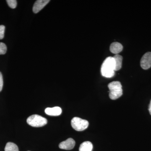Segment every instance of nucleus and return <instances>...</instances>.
Wrapping results in <instances>:
<instances>
[{
	"mask_svg": "<svg viewBox=\"0 0 151 151\" xmlns=\"http://www.w3.org/2000/svg\"><path fill=\"white\" fill-rule=\"evenodd\" d=\"M115 71L114 58L112 57H108L104 60L101 66V74L106 78H111L115 75Z\"/></svg>",
	"mask_w": 151,
	"mask_h": 151,
	"instance_id": "obj_1",
	"label": "nucleus"
},
{
	"mask_svg": "<svg viewBox=\"0 0 151 151\" xmlns=\"http://www.w3.org/2000/svg\"><path fill=\"white\" fill-rule=\"evenodd\" d=\"M109 90V97L111 100H116L123 94V89L121 82L118 81H113L108 85Z\"/></svg>",
	"mask_w": 151,
	"mask_h": 151,
	"instance_id": "obj_2",
	"label": "nucleus"
},
{
	"mask_svg": "<svg viewBox=\"0 0 151 151\" xmlns=\"http://www.w3.org/2000/svg\"><path fill=\"white\" fill-rule=\"evenodd\" d=\"M27 124L34 127H40L45 126L47 124V120L42 116L38 115L30 116L27 120Z\"/></svg>",
	"mask_w": 151,
	"mask_h": 151,
	"instance_id": "obj_3",
	"label": "nucleus"
},
{
	"mask_svg": "<svg viewBox=\"0 0 151 151\" xmlns=\"http://www.w3.org/2000/svg\"><path fill=\"white\" fill-rule=\"evenodd\" d=\"M71 125L72 128L76 131H83L88 128L89 122L84 119L78 117H74L71 120Z\"/></svg>",
	"mask_w": 151,
	"mask_h": 151,
	"instance_id": "obj_4",
	"label": "nucleus"
},
{
	"mask_svg": "<svg viewBox=\"0 0 151 151\" xmlns=\"http://www.w3.org/2000/svg\"><path fill=\"white\" fill-rule=\"evenodd\" d=\"M141 67L145 70L148 69L151 67V52H148L142 58L140 61Z\"/></svg>",
	"mask_w": 151,
	"mask_h": 151,
	"instance_id": "obj_5",
	"label": "nucleus"
},
{
	"mask_svg": "<svg viewBox=\"0 0 151 151\" xmlns=\"http://www.w3.org/2000/svg\"><path fill=\"white\" fill-rule=\"evenodd\" d=\"M75 142L72 138H69L65 141L60 143V148L65 150H71L74 148Z\"/></svg>",
	"mask_w": 151,
	"mask_h": 151,
	"instance_id": "obj_6",
	"label": "nucleus"
},
{
	"mask_svg": "<svg viewBox=\"0 0 151 151\" xmlns=\"http://www.w3.org/2000/svg\"><path fill=\"white\" fill-rule=\"evenodd\" d=\"M50 1L49 0H38L35 3L33 7V12L37 14L47 5Z\"/></svg>",
	"mask_w": 151,
	"mask_h": 151,
	"instance_id": "obj_7",
	"label": "nucleus"
},
{
	"mask_svg": "<svg viewBox=\"0 0 151 151\" xmlns=\"http://www.w3.org/2000/svg\"><path fill=\"white\" fill-rule=\"evenodd\" d=\"M45 111L47 115L50 116H60L62 113L61 108L59 107L47 108L45 109Z\"/></svg>",
	"mask_w": 151,
	"mask_h": 151,
	"instance_id": "obj_8",
	"label": "nucleus"
},
{
	"mask_svg": "<svg viewBox=\"0 0 151 151\" xmlns=\"http://www.w3.org/2000/svg\"><path fill=\"white\" fill-rule=\"evenodd\" d=\"M123 49V45L118 42H113L110 46V51L114 54H117L122 51Z\"/></svg>",
	"mask_w": 151,
	"mask_h": 151,
	"instance_id": "obj_9",
	"label": "nucleus"
},
{
	"mask_svg": "<svg viewBox=\"0 0 151 151\" xmlns=\"http://www.w3.org/2000/svg\"><path fill=\"white\" fill-rule=\"evenodd\" d=\"M113 58L115 62V70H119L122 68L123 57L119 55L116 54Z\"/></svg>",
	"mask_w": 151,
	"mask_h": 151,
	"instance_id": "obj_10",
	"label": "nucleus"
},
{
	"mask_svg": "<svg viewBox=\"0 0 151 151\" xmlns=\"http://www.w3.org/2000/svg\"><path fill=\"white\" fill-rule=\"evenodd\" d=\"M93 145L91 142L86 141L80 145L79 151H92Z\"/></svg>",
	"mask_w": 151,
	"mask_h": 151,
	"instance_id": "obj_11",
	"label": "nucleus"
},
{
	"mask_svg": "<svg viewBox=\"0 0 151 151\" xmlns=\"http://www.w3.org/2000/svg\"><path fill=\"white\" fill-rule=\"evenodd\" d=\"M5 151H19L18 147L14 143L8 142L5 148Z\"/></svg>",
	"mask_w": 151,
	"mask_h": 151,
	"instance_id": "obj_12",
	"label": "nucleus"
},
{
	"mask_svg": "<svg viewBox=\"0 0 151 151\" xmlns=\"http://www.w3.org/2000/svg\"><path fill=\"white\" fill-rule=\"evenodd\" d=\"M7 3L10 7L12 9H15L17 6V1L16 0H7Z\"/></svg>",
	"mask_w": 151,
	"mask_h": 151,
	"instance_id": "obj_13",
	"label": "nucleus"
},
{
	"mask_svg": "<svg viewBox=\"0 0 151 151\" xmlns=\"http://www.w3.org/2000/svg\"><path fill=\"white\" fill-rule=\"evenodd\" d=\"M7 51V47L4 43L0 42V55L5 54Z\"/></svg>",
	"mask_w": 151,
	"mask_h": 151,
	"instance_id": "obj_14",
	"label": "nucleus"
},
{
	"mask_svg": "<svg viewBox=\"0 0 151 151\" xmlns=\"http://www.w3.org/2000/svg\"><path fill=\"white\" fill-rule=\"evenodd\" d=\"M5 27L3 25H0V40L3 39L4 37Z\"/></svg>",
	"mask_w": 151,
	"mask_h": 151,
	"instance_id": "obj_15",
	"label": "nucleus"
},
{
	"mask_svg": "<svg viewBox=\"0 0 151 151\" xmlns=\"http://www.w3.org/2000/svg\"><path fill=\"white\" fill-rule=\"evenodd\" d=\"M3 84H4V82H3L2 74L0 72V92L2 90Z\"/></svg>",
	"mask_w": 151,
	"mask_h": 151,
	"instance_id": "obj_16",
	"label": "nucleus"
},
{
	"mask_svg": "<svg viewBox=\"0 0 151 151\" xmlns=\"http://www.w3.org/2000/svg\"><path fill=\"white\" fill-rule=\"evenodd\" d=\"M149 112H150V114L151 116V100L150 102V105H149Z\"/></svg>",
	"mask_w": 151,
	"mask_h": 151,
	"instance_id": "obj_17",
	"label": "nucleus"
},
{
	"mask_svg": "<svg viewBox=\"0 0 151 151\" xmlns=\"http://www.w3.org/2000/svg\"></svg>",
	"mask_w": 151,
	"mask_h": 151,
	"instance_id": "obj_18",
	"label": "nucleus"
}]
</instances>
